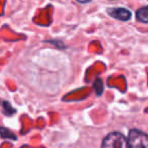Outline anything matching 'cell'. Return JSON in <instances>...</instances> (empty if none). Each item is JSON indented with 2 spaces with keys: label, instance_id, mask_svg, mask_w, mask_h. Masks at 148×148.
<instances>
[{
  "label": "cell",
  "instance_id": "7",
  "mask_svg": "<svg viewBox=\"0 0 148 148\" xmlns=\"http://www.w3.org/2000/svg\"><path fill=\"white\" fill-rule=\"evenodd\" d=\"M1 137L3 138V139H5V137H6V136H5V133L7 134V136H8L9 138H10V139H12V140H16V136L14 135V134H12L11 133L10 131H9V130H6L5 129V128H1Z\"/></svg>",
  "mask_w": 148,
  "mask_h": 148
},
{
  "label": "cell",
  "instance_id": "4",
  "mask_svg": "<svg viewBox=\"0 0 148 148\" xmlns=\"http://www.w3.org/2000/svg\"><path fill=\"white\" fill-rule=\"evenodd\" d=\"M136 19L139 23H148V5L142 6L136 11Z\"/></svg>",
  "mask_w": 148,
  "mask_h": 148
},
{
  "label": "cell",
  "instance_id": "8",
  "mask_svg": "<svg viewBox=\"0 0 148 148\" xmlns=\"http://www.w3.org/2000/svg\"><path fill=\"white\" fill-rule=\"evenodd\" d=\"M78 3H81V4H86V3H89L91 0H76Z\"/></svg>",
  "mask_w": 148,
  "mask_h": 148
},
{
  "label": "cell",
  "instance_id": "6",
  "mask_svg": "<svg viewBox=\"0 0 148 148\" xmlns=\"http://www.w3.org/2000/svg\"><path fill=\"white\" fill-rule=\"evenodd\" d=\"M2 110H3V114L6 116H11L12 114H14L16 112V110L13 109L8 101H3L2 103Z\"/></svg>",
  "mask_w": 148,
  "mask_h": 148
},
{
  "label": "cell",
  "instance_id": "2",
  "mask_svg": "<svg viewBox=\"0 0 148 148\" xmlns=\"http://www.w3.org/2000/svg\"><path fill=\"white\" fill-rule=\"evenodd\" d=\"M128 140L132 148H148V134L138 129H131Z\"/></svg>",
  "mask_w": 148,
  "mask_h": 148
},
{
  "label": "cell",
  "instance_id": "3",
  "mask_svg": "<svg viewBox=\"0 0 148 148\" xmlns=\"http://www.w3.org/2000/svg\"><path fill=\"white\" fill-rule=\"evenodd\" d=\"M108 14L120 21H128L131 19L132 13L125 7H111L107 10Z\"/></svg>",
  "mask_w": 148,
  "mask_h": 148
},
{
  "label": "cell",
  "instance_id": "5",
  "mask_svg": "<svg viewBox=\"0 0 148 148\" xmlns=\"http://www.w3.org/2000/svg\"><path fill=\"white\" fill-rule=\"evenodd\" d=\"M93 88H95L97 95L101 97V95H103V80H101V78L95 79V83H93Z\"/></svg>",
  "mask_w": 148,
  "mask_h": 148
},
{
  "label": "cell",
  "instance_id": "1",
  "mask_svg": "<svg viewBox=\"0 0 148 148\" xmlns=\"http://www.w3.org/2000/svg\"><path fill=\"white\" fill-rule=\"evenodd\" d=\"M101 148H132L128 137L118 131L109 133L101 142Z\"/></svg>",
  "mask_w": 148,
  "mask_h": 148
}]
</instances>
